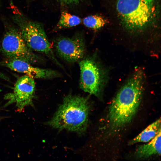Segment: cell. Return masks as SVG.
I'll list each match as a JSON object with an SVG mask.
<instances>
[{"instance_id": "11", "label": "cell", "mask_w": 161, "mask_h": 161, "mask_svg": "<svg viewBox=\"0 0 161 161\" xmlns=\"http://www.w3.org/2000/svg\"><path fill=\"white\" fill-rule=\"evenodd\" d=\"M161 129L160 119L154 121L129 142V145L149 142L154 138Z\"/></svg>"}, {"instance_id": "1", "label": "cell", "mask_w": 161, "mask_h": 161, "mask_svg": "<svg viewBox=\"0 0 161 161\" xmlns=\"http://www.w3.org/2000/svg\"><path fill=\"white\" fill-rule=\"evenodd\" d=\"M114 6L117 24L128 35L140 37L159 30L157 0H115Z\"/></svg>"}, {"instance_id": "7", "label": "cell", "mask_w": 161, "mask_h": 161, "mask_svg": "<svg viewBox=\"0 0 161 161\" xmlns=\"http://www.w3.org/2000/svg\"><path fill=\"white\" fill-rule=\"evenodd\" d=\"M55 47L59 57L70 63L75 62L83 59L86 50L84 40L80 35L71 38H58L55 41Z\"/></svg>"}, {"instance_id": "15", "label": "cell", "mask_w": 161, "mask_h": 161, "mask_svg": "<svg viewBox=\"0 0 161 161\" xmlns=\"http://www.w3.org/2000/svg\"><path fill=\"white\" fill-rule=\"evenodd\" d=\"M0 78L7 81H9L10 80L8 77L4 74L0 72Z\"/></svg>"}, {"instance_id": "8", "label": "cell", "mask_w": 161, "mask_h": 161, "mask_svg": "<svg viewBox=\"0 0 161 161\" xmlns=\"http://www.w3.org/2000/svg\"><path fill=\"white\" fill-rule=\"evenodd\" d=\"M34 79L26 75L19 77L15 83L13 93L7 96L10 100L8 103H15L19 112H22L26 106L33 105L35 91Z\"/></svg>"}, {"instance_id": "10", "label": "cell", "mask_w": 161, "mask_h": 161, "mask_svg": "<svg viewBox=\"0 0 161 161\" xmlns=\"http://www.w3.org/2000/svg\"><path fill=\"white\" fill-rule=\"evenodd\" d=\"M138 158H145L161 154V129L157 134L148 143L140 146L136 152Z\"/></svg>"}, {"instance_id": "6", "label": "cell", "mask_w": 161, "mask_h": 161, "mask_svg": "<svg viewBox=\"0 0 161 161\" xmlns=\"http://www.w3.org/2000/svg\"><path fill=\"white\" fill-rule=\"evenodd\" d=\"M0 49L8 59L22 60L30 64L39 63L42 58L27 46L20 30L9 27L2 38Z\"/></svg>"}, {"instance_id": "4", "label": "cell", "mask_w": 161, "mask_h": 161, "mask_svg": "<svg viewBox=\"0 0 161 161\" xmlns=\"http://www.w3.org/2000/svg\"><path fill=\"white\" fill-rule=\"evenodd\" d=\"M13 19L19 27L21 35L30 49L44 54L61 66L55 56L41 24L28 20L21 14L15 15Z\"/></svg>"}, {"instance_id": "12", "label": "cell", "mask_w": 161, "mask_h": 161, "mask_svg": "<svg viewBox=\"0 0 161 161\" xmlns=\"http://www.w3.org/2000/svg\"><path fill=\"white\" fill-rule=\"evenodd\" d=\"M81 22V19L78 16L66 12H63L61 14L57 27L59 29L70 28L79 25Z\"/></svg>"}, {"instance_id": "2", "label": "cell", "mask_w": 161, "mask_h": 161, "mask_svg": "<svg viewBox=\"0 0 161 161\" xmlns=\"http://www.w3.org/2000/svg\"><path fill=\"white\" fill-rule=\"evenodd\" d=\"M145 77L140 69L135 71L119 90L110 106L108 118L114 130L129 123L136 114L144 90Z\"/></svg>"}, {"instance_id": "14", "label": "cell", "mask_w": 161, "mask_h": 161, "mask_svg": "<svg viewBox=\"0 0 161 161\" xmlns=\"http://www.w3.org/2000/svg\"><path fill=\"white\" fill-rule=\"evenodd\" d=\"M63 5H71L77 4L83 0H56Z\"/></svg>"}, {"instance_id": "3", "label": "cell", "mask_w": 161, "mask_h": 161, "mask_svg": "<svg viewBox=\"0 0 161 161\" xmlns=\"http://www.w3.org/2000/svg\"><path fill=\"white\" fill-rule=\"evenodd\" d=\"M90 108L87 97L68 95L46 125L59 131L66 130L82 135L87 130Z\"/></svg>"}, {"instance_id": "5", "label": "cell", "mask_w": 161, "mask_h": 161, "mask_svg": "<svg viewBox=\"0 0 161 161\" xmlns=\"http://www.w3.org/2000/svg\"><path fill=\"white\" fill-rule=\"evenodd\" d=\"M80 61V88L90 94L100 97L107 81L106 71L94 58Z\"/></svg>"}, {"instance_id": "13", "label": "cell", "mask_w": 161, "mask_h": 161, "mask_svg": "<svg viewBox=\"0 0 161 161\" xmlns=\"http://www.w3.org/2000/svg\"><path fill=\"white\" fill-rule=\"evenodd\" d=\"M83 23L86 27L94 30L100 29L109 23V21L104 17L98 15L87 16L83 21Z\"/></svg>"}, {"instance_id": "9", "label": "cell", "mask_w": 161, "mask_h": 161, "mask_svg": "<svg viewBox=\"0 0 161 161\" xmlns=\"http://www.w3.org/2000/svg\"><path fill=\"white\" fill-rule=\"evenodd\" d=\"M25 61L13 59H8L0 61V65L18 72L25 74L34 79H49L59 77L57 71L33 66Z\"/></svg>"}]
</instances>
